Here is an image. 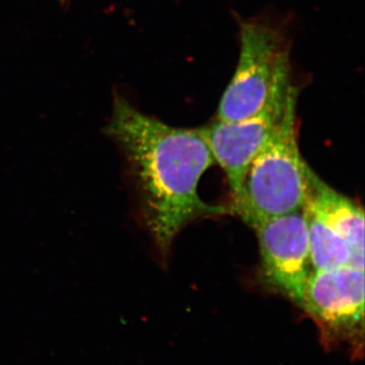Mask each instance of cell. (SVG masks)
I'll return each mask as SVG.
<instances>
[{"instance_id":"cell-1","label":"cell","mask_w":365,"mask_h":365,"mask_svg":"<svg viewBox=\"0 0 365 365\" xmlns=\"http://www.w3.org/2000/svg\"><path fill=\"white\" fill-rule=\"evenodd\" d=\"M105 130L122 151L141 222L160 256L194 220L227 215L199 195L201 177L215 163L202 128L170 126L116 97Z\"/></svg>"},{"instance_id":"cell-2","label":"cell","mask_w":365,"mask_h":365,"mask_svg":"<svg viewBox=\"0 0 365 365\" xmlns=\"http://www.w3.org/2000/svg\"><path fill=\"white\" fill-rule=\"evenodd\" d=\"M240 37L239 62L220 101L218 121H242L299 95L282 26L253 19L242 21Z\"/></svg>"},{"instance_id":"cell-3","label":"cell","mask_w":365,"mask_h":365,"mask_svg":"<svg viewBox=\"0 0 365 365\" xmlns=\"http://www.w3.org/2000/svg\"><path fill=\"white\" fill-rule=\"evenodd\" d=\"M309 165L297 140V104L283 114L272 136L250 165L234 209L254 227L264 220L302 210Z\"/></svg>"},{"instance_id":"cell-4","label":"cell","mask_w":365,"mask_h":365,"mask_svg":"<svg viewBox=\"0 0 365 365\" xmlns=\"http://www.w3.org/2000/svg\"><path fill=\"white\" fill-rule=\"evenodd\" d=\"M299 307L318 327L325 349L345 350L355 360L364 357V269L314 270Z\"/></svg>"},{"instance_id":"cell-5","label":"cell","mask_w":365,"mask_h":365,"mask_svg":"<svg viewBox=\"0 0 365 365\" xmlns=\"http://www.w3.org/2000/svg\"><path fill=\"white\" fill-rule=\"evenodd\" d=\"M253 228L260 247L264 279L276 292L300 307L314 271L302 210L269 218Z\"/></svg>"},{"instance_id":"cell-6","label":"cell","mask_w":365,"mask_h":365,"mask_svg":"<svg viewBox=\"0 0 365 365\" xmlns=\"http://www.w3.org/2000/svg\"><path fill=\"white\" fill-rule=\"evenodd\" d=\"M299 95L256 116L237 122H223L204 127L202 130L215 163L227 175L234 201L241 197L244 182L251 163L272 136L283 114L297 104Z\"/></svg>"},{"instance_id":"cell-7","label":"cell","mask_w":365,"mask_h":365,"mask_svg":"<svg viewBox=\"0 0 365 365\" xmlns=\"http://www.w3.org/2000/svg\"><path fill=\"white\" fill-rule=\"evenodd\" d=\"M307 198L344 240L351 254V266L364 270V212L351 199L338 193L307 168Z\"/></svg>"},{"instance_id":"cell-8","label":"cell","mask_w":365,"mask_h":365,"mask_svg":"<svg viewBox=\"0 0 365 365\" xmlns=\"http://www.w3.org/2000/svg\"><path fill=\"white\" fill-rule=\"evenodd\" d=\"M302 210L306 220L314 270L351 265V254L347 244L326 220L318 206L306 197Z\"/></svg>"}]
</instances>
